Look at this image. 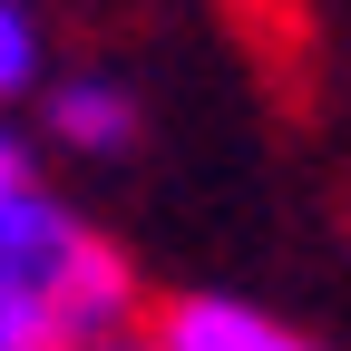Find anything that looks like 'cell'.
Wrapping results in <instances>:
<instances>
[{
  "label": "cell",
  "instance_id": "1",
  "mask_svg": "<svg viewBox=\"0 0 351 351\" xmlns=\"http://www.w3.org/2000/svg\"><path fill=\"white\" fill-rule=\"evenodd\" d=\"M137 283L117 244H98L78 215L39 186L29 137L0 147V351H88L127 332Z\"/></svg>",
  "mask_w": 351,
  "mask_h": 351
},
{
  "label": "cell",
  "instance_id": "2",
  "mask_svg": "<svg viewBox=\"0 0 351 351\" xmlns=\"http://www.w3.org/2000/svg\"><path fill=\"white\" fill-rule=\"evenodd\" d=\"M166 351H313L302 332H283L274 313H254V302L234 293H186V302H166Z\"/></svg>",
  "mask_w": 351,
  "mask_h": 351
},
{
  "label": "cell",
  "instance_id": "3",
  "mask_svg": "<svg viewBox=\"0 0 351 351\" xmlns=\"http://www.w3.org/2000/svg\"><path fill=\"white\" fill-rule=\"evenodd\" d=\"M39 117H49V137L78 147V156H117L127 137H137V98H127L117 78H59Z\"/></svg>",
  "mask_w": 351,
  "mask_h": 351
},
{
  "label": "cell",
  "instance_id": "4",
  "mask_svg": "<svg viewBox=\"0 0 351 351\" xmlns=\"http://www.w3.org/2000/svg\"><path fill=\"white\" fill-rule=\"evenodd\" d=\"M39 88V20L29 0H0V98H29Z\"/></svg>",
  "mask_w": 351,
  "mask_h": 351
},
{
  "label": "cell",
  "instance_id": "5",
  "mask_svg": "<svg viewBox=\"0 0 351 351\" xmlns=\"http://www.w3.org/2000/svg\"><path fill=\"white\" fill-rule=\"evenodd\" d=\"M88 351H166V332H147V341L137 332H108V341H88Z\"/></svg>",
  "mask_w": 351,
  "mask_h": 351
}]
</instances>
